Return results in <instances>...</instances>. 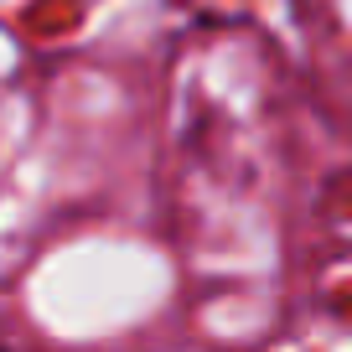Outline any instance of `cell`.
I'll return each mask as SVG.
<instances>
[{
	"label": "cell",
	"mask_w": 352,
	"mask_h": 352,
	"mask_svg": "<svg viewBox=\"0 0 352 352\" xmlns=\"http://www.w3.org/2000/svg\"><path fill=\"white\" fill-rule=\"evenodd\" d=\"M0 352H6V347H0Z\"/></svg>",
	"instance_id": "1"
}]
</instances>
